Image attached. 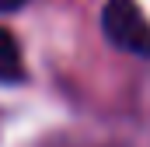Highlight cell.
I'll use <instances>...</instances> for the list:
<instances>
[{"label":"cell","mask_w":150,"mask_h":147,"mask_svg":"<svg viewBox=\"0 0 150 147\" xmlns=\"http://www.w3.org/2000/svg\"><path fill=\"white\" fill-rule=\"evenodd\" d=\"M25 77V63H21V46L7 28H0V81L14 84Z\"/></svg>","instance_id":"obj_2"},{"label":"cell","mask_w":150,"mask_h":147,"mask_svg":"<svg viewBox=\"0 0 150 147\" xmlns=\"http://www.w3.org/2000/svg\"><path fill=\"white\" fill-rule=\"evenodd\" d=\"M28 0H0V11H18V7H25Z\"/></svg>","instance_id":"obj_3"},{"label":"cell","mask_w":150,"mask_h":147,"mask_svg":"<svg viewBox=\"0 0 150 147\" xmlns=\"http://www.w3.org/2000/svg\"><path fill=\"white\" fill-rule=\"evenodd\" d=\"M101 28L119 49L150 60V21L136 0H108L101 11Z\"/></svg>","instance_id":"obj_1"}]
</instances>
